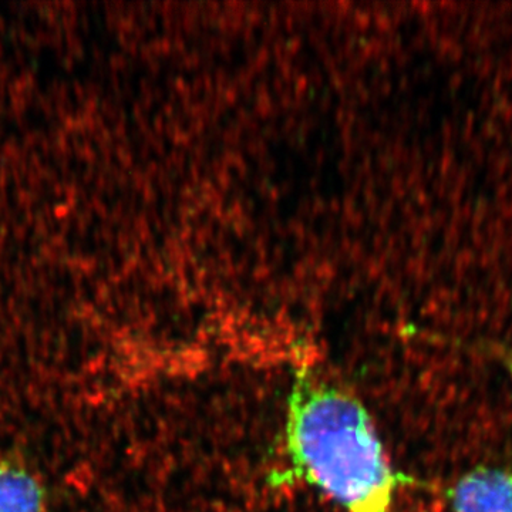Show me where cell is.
<instances>
[{
    "instance_id": "obj_3",
    "label": "cell",
    "mask_w": 512,
    "mask_h": 512,
    "mask_svg": "<svg viewBox=\"0 0 512 512\" xmlns=\"http://www.w3.org/2000/svg\"><path fill=\"white\" fill-rule=\"evenodd\" d=\"M43 481L18 460L0 457V512H46Z\"/></svg>"
},
{
    "instance_id": "obj_1",
    "label": "cell",
    "mask_w": 512,
    "mask_h": 512,
    "mask_svg": "<svg viewBox=\"0 0 512 512\" xmlns=\"http://www.w3.org/2000/svg\"><path fill=\"white\" fill-rule=\"evenodd\" d=\"M285 436L292 473L348 512H389L407 481L393 470L362 404L308 372L293 384Z\"/></svg>"
},
{
    "instance_id": "obj_2",
    "label": "cell",
    "mask_w": 512,
    "mask_h": 512,
    "mask_svg": "<svg viewBox=\"0 0 512 512\" xmlns=\"http://www.w3.org/2000/svg\"><path fill=\"white\" fill-rule=\"evenodd\" d=\"M453 512H512V471L478 467L448 490Z\"/></svg>"
},
{
    "instance_id": "obj_4",
    "label": "cell",
    "mask_w": 512,
    "mask_h": 512,
    "mask_svg": "<svg viewBox=\"0 0 512 512\" xmlns=\"http://www.w3.org/2000/svg\"><path fill=\"white\" fill-rule=\"evenodd\" d=\"M507 367H508V372H510V376L512 379V356H510V359L507 360Z\"/></svg>"
}]
</instances>
